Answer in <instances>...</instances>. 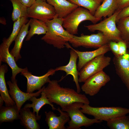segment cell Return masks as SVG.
<instances>
[{"mask_svg": "<svg viewBox=\"0 0 129 129\" xmlns=\"http://www.w3.org/2000/svg\"><path fill=\"white\" fill-rule=\"evenodd\" d=\"M12 3L13 10L11 17L13 22L20 18L27 16V7L18 0H9Z\"/></svg>", "mask_w": 129, "mask_h": 129, "instance_id": "27", "label": "cell"}, {"mask_svg": "<svg viewBox=\"0 0 129 129\" xmlns=\"http://www.w3.org/2000/svg\"><path fill=\"white\" fill-rule=\"evenodd\" d=\"M110 41L102 32L90 35L82 33L78 36L74 35L69 42L75 48L82 46L86 48H97L107 44Z\"/></svg>", "mask_w": 129, "mask_h": 129, "instance_id": "9", "label": "cell"}, {"mask_svg": "<svg viewBox=\"0 0 129 129\" xmlns=\"http://www.w3.org/2000/svg\"><path fill=\"white\" fill-rule=\"evenodd\" d=\"M0 23L4 25L6 24V21L5 19L4 18H0Z\"/></svg>", "mask_w": 129, "mask_h": 129, "instance_id": "36", "label": "cell"}, {"mask_svg": "<svg viewBox=\"0 0 129 129\" xmlns=\"http://www.w3.org/2000/svg\"><path fill=\"white\" fill-rule=\"evenodd\" d=\"M114 55L113 61L116 73L129 91V53Z\"/></svg>", "mask_w": 129, "mask_h": 129, "instance_id": "13", "label": "cell"}, {"mask_svg": "<svg viewBox=\"0 0 129 129\" xmlns=\"http://www.w3.org/2000/svg\"><path fill=\"white\" fill-rule=\"evenodd\" d=\"M27 18L26 17H22L14 22L12 32L9 37L6 38V43L9 47L15 41L23 25L28 22Z\"/></svg>", "mask_w": 129, "mask_h": 129, "instance_id": "28", "label": "cell"}, {"mask_svg": "<svg viewBox=\"0 0 129 129\" xmlns=\"http://www.w3.org/2000/svg\"><path fill=\"white\" fill-rule=\"evenodd\" d=\"M29 26V22L24 24L16 37L15 44L10 53L14 56L16 62L21 58L20 51L22 46L23 41L26 37L28 32Z\"/></svg>", "mask_w": 129, "mask_h": 129, "instance_id": "22", "label": "cell"}, {"mask_svg": "<svg viewBox=\"0 0 129 129\" xmlns=\"http://www.w3.org/2000/svg\"><path fill=\"white\" fill-rule=\"evenodd\" d=\"M46 1L54 7L56 15L60 18H64L79 7L67 0H47Z\"/></svg>", "mask_w": 129, "mask_h": 129, "instance_id": "18", "label": "cell"}, {"mask_svg": "<svg viewBox=\"0 0 129 129\" xmlns=\"http://www.w3.org/2000/svg\"><path fill=\"white\" fill-rule=\"evenodd\" d=\"M29 21L30 28L26 37V41L29 40L35 35L46 34L48 30L46 22L32 18H31Z\"/></svg>", "mask_w": 129, "mask_h": 129, "instance_id": "25", "label": "cell"}, {"mask_svg": "<svg viewBox=\"0 0 129 129\" xmlns=\"http://www.w3.org/2000/svg\"><path fill=\"white\" fill-rule=\"evenodd\" d=\"M107 122V126L111 129H129V116L126 115L112 118Z\"/></svg>", "mask_w": 129, "mask_h": 129, "instance_id": "26", "label": "cell"}, {"mask_svg": "<svg viewBox=\"0 0 129 129\" xmlns=\"http://www.w3.org/2000/svg\"><path fill=\"white\" fill-rule=\"evenodd\" d=\"M129 16V5L121 9L116 18V22L121 19Z\"/></svg>", "mask_w": 129, "mask_h": 129, "instance_id": "31", "label": "cell"}, {"mask_svg": "<svg viewBox=\"0 0 129 129\" xmlns=\"http://www.w3.org/2000/svg\"><path fill=\"white\" fill-rule=\"evenodd\" d=\"M83 104L80 102H75L61 108L62 111L67 113L70 118L66 129H78L82 126L87 127L102 122L95 118L90 119L86 116L81 110Z\"/></svg>", "mask_w": 129, "mask_h": 129, "instance_id": "3", "label": "cell"}, {"mask_svg": "<svg viewBox=\"0 0 129 129\" xmlns=\"http://www.w3.org/2000/svg\"><path fill=\"white\" fill-rule=\"evenodd\" d=\"M8 67L5 64L1 65L0 67V96L3 100L5 106H10L16 104L15 102L11 97L7 87L5 78V74L8 71Z\"/></svg>", "mask_w": 129, "mask_h": 129, "instance_id": "20", "label": "cell"}, {"mask_svg": "<svg viewBox=\"0 0 129 129\" xmlns=\"http://www.w3.org/2000/svg\"><path fill=\"white\" fill-rule=\"evenodd\" d=\"M20 111L16 104L10 106L0 107V123L12 122L19 119Z\"/></svg>", "mask_w": 129, "mask_h": 129, "instance_id": "23", "label": "cell"}, {"mask_svg": "<svg viewBox=\"0 0 129 129\" xmlns=\"http://www.w3.org/2000/svg\"><path fill=\"white\" fill-rule=\"evenodd\" d=\"M7 83L9 88L8 90L9 94L15 102L19 111L23 105L27 101L29 100L33 96L37 97L39 96L45 86L36 92L29 93L24 92L21 90L18 86L16 80L13 82L9 81Z\"/></svg>", "mask_w": 129, "mask_h": 129, "instance_id": "12", "label": "cell"}, {"mask_svg": "<svg viewBox=\"0 0 129 129\" xmlns=\"http://www.w3.org/2000/svg\"><path fill=\"white\" fill-rule=\"evenodd\" d=\"M43 0V1H46L47 0Z\"/></svg>", "mask_w": 129, "mask_h": 129, "instance_id": "39", "label": "cell"}, {"mask_svg": "<svg viewBox=\"0 0 129 129\" xmlns=\"http://www.w3.org/2000/svg\"><path fill=\"white\" fill-rule=\"evenodd\" d=\"M57 110L60 113L57 116L53 112H45V120L49 129H65V125L70 120V117L66 112L63 111L58 107Z\"/></svg>", "mask_w": 129, "mask_h": 129, "instance_id": "16", "label": "cell"}, {"mask_svg": "<svg viewBox=\"0 0 129 129\" xmlns=\"http://www.w3.org/2000/svg\"><path fill=\"white\" fill-rule=\"evenodd\" d=\"M41 94V96L39 98H37L36 97L34 96L32 97L29 100L32 102V103L27 104L24 107L27 108H32L33 112L36 113V114L39 120L41 118V115H39V111L41 108L45 105L48 104L49 105L51 106L52 109L53 110H57V109L54 107L53 104L46 97L44 89Z\"/></svg>", "mask_w": 129, "mask_h": 129, "instance_id": "24", "label": "cell"}, {"mask_svg": "<svg viewBox=\"0 0 129 129\" xmlns=\"http://www.w3.org/2000/svg\"><path fill=\"white\" fill-rule=\"evenodd\" d=\"M44 89L46 97L51 103L56 104L61 108L75 102L89 104V101L85 95L71 88L61 87L57 80H50Z\"/></svg>", "mask_w": 129, "mask_h": 129, "instance_id": "1", "label": "cell"}, {"mask_svg": "<svg viewBox=\"0 0 129 129\" xmlns=\"http://www.w3.org/2000/svg\"><path fill=\"white\" fill-rule=\"evenodd\" d=\"M4 101L2 98L0 97V107L2 106Z\"/></svg>", "mask_w": 129, "mask_h": 129, "instance_id": "37", "label": "cell"}, {"mask_svg": "<svg viewBox=\"0 0 129 129\" xmlns=\"http://www.w3.org/2000/svg\"><path fill=\"white\" fill-rule=\"evenodd\" d=\"M101 19L95 17L87 9L78 7L64 18L63 26L69 33L75 35L78 34L79 26L83 21H89L95 24Z\"/></svg>", "mask_w": 129, "mask_h": 129, "instance_id": "4", "label": "cell"}, {"mask_svg": "<svg viewBox=\"0 0 129 129\" xmlns=\"http://www.w3.org/2000/svg\"><path fill=\"white\" fill-rule=\"evenodd\" d=\"M108 44L114 55H119V46L118 42L111 41Z\"/></svg>", "mask_w": 129, "mask_h": 129, "instance_id": "33", "label": "cell"}, {"mask_svg": "<svg viewBox=\"0 0 129 129\" xmlns=\"http://www.w3.org/2000/svg\"><path fill=\"white\" fill-rule=\"evenodd\" d=\"M29 108L24 107L20 109V124L26 129H39L40 126L37 121L39 120L35 112H31Z\"/></svg>", "mask_w": 129, "mask_h": 129, "instance_id": "19", "label": "cell"}, {"mask_svg": "<svg viewBox=\"0 0 129 129\" xmlns=\"http://www.w3.org/2000/svg\"><path fill=\"white\" fill-rule=\"evenodd\" d=\"M101 0V2H102L104 0Z\"/></svg>", "mask_w": 129, "mask_h": 129, "instance_id": "38", "label": "cell"}, {"mask_svg": "<svg viewBox=\"0 0 129 129\" xmlns=\"http://www.w3.org/2000/svg\"><path fill=\"white\" fill-rule=\"evenodd\" d=\"M116 23L122 39L128 43L129 42V16L120 19Z\"/></svg>", "mask_w": 129, "mask_h": 129, "instance_id": "30", "label": "cell"}, {"mask_svg": "<svg viewBox=\"0 0 129 129\" xmlns=\"http://www.w3.org/2000/svg\"><path fill=\"white\" fill-rule=\"evenodd\" d=\"M129 5V0H117V10H121Z\"/></svg>", "mask_w": 129, "mask_h": 129, "instance_id": "34", "label": "cell"}, {"mask_svg": "<svg viewBox=\"0 0 129 129\" xmlns=\"http://www.w3.org/2000/svg\"><path fill=\"white\" fill-rule=\"evenodd\" d=\"M117 0H104L97 9L94 16L101 19L102 17H110L117 10Z\"/></svg>", "mask_w": 129, "mask_h": 129, "instance_id": "21", "label": "cell"}, {"mask_svg": "<svg viewBox=\"0 0 129 129\" xmlns=\"http://www.w3.org/2000/svg\"><path fill=\"white\" fill-rule=\"evenodd\" d=\"M104 55H101L95 57L84 66L79 72V82H84L89 77L103 70L109 65L111 58Z\"/></svg>", "mask_w": 129, "mask_h": 129, "instance_id": "7", "label": "cell"}, {"mask_svg": "<svg viewBox=\"0 0 129 129\" xmlns=\"http://www.w3.org/2000/svg\"><path fill=\"white\" fill-rule=\"evenodd\" d=\"M110 80L109 76L103 70L87 79L81 89L86 94L90 96H94L97 94L102 87Z\"/></svg>", "mask_w": 129, "mask_h": 129, "instance_id": "10", "label": "cell"}, {"mask_svg": "<svg viewBox=\"0 0 129 129\" xmlns=\"http://www.w3.org/2000/svg\"><path fill=\"white\" fill-rule=\"evenodd\" d=\"M9 48L6 43V38H4L0 46V65L3 62L10 66L12 72L11 81L13 82L16 80L17 75L23 71L24 68H20L17 66L15 58L9 51Z\"/></svg>", "mask_w": 129, "mask_h": 129, "instance_id": "14", "label": "cell"}, {"mask_svg": "<svg viewBox=\"0 0 129 129\" xmlns=\"http://www.w3.org/2000/svg\"><path fill=\"white\" fill-rule=\"evenodd\" d=\"M56 71L55 69H51L44 75L38 76L32 74L27 67L24 68L21 74L27 79L26 92L31 93L35 90H40L45 84L50 80L49 76L54 74Z\"/></svg>", "mask_w": 129, "mask_h": 129, "instance_id": "11", "label": "cell"}, {"mask_svg": "<svg viewBox=\"0 0 129 129\" xmlns=\"http://www.w3.org/2000/svg\"><path fill=\"white\" fill-rule=\"evenodd\" d=\"M117 42L119 46V55H122L126 54L127 52V43L123 40Z\"/></svg>", "mask_w": 129, "mask_h": 129, "instance_id": "32", "label": "cell"}, {"mask_svg": "<svg viewBox=\"0 0 129 129\" xmlns=\"http://www.w3.org/2000/svg\"><path fill=\"white\" fill-rule=\"evenodd\" d=\"M81 110L84 113L91 115L96 119L107 121L109 120L129 113V109L121 107H93L84 104Z\"/></svg>", "mask_w": 129, "mask_h": 129, "instance_id": "6", "label": "cell"}, {"mask_svg": "<svg viewBox=\"0 0 129 129\" xmlns=\"http://www.w3.org/2000/svg\"><path fill=\"white\" fill-rule=\"evenodd\" d=\"M121 10H117L111 16L99 23L84 26L91 32L96 31H100L110 41L118 42L123 40L120 32L116 25L117 16Z\"/></svg>", "mask_w": 129, "mask_h": 129, "instance_id": "5", "label": "cell"}, {"mask_svg": "<svg viewBox=\"0 0 129 129\" xmlns=\"http://www.w3.org/2000/svg\"><path fill=\"white\" fill-rule=\"evenodd\" d=\"M128 43V45L129 46V42Z\"/></svg>", "mask_w": 129, "mask_h": 129, "instance_id": "40", "label": "cell"}, {"mask_svg": "<svg viewBox=\"0 0 129 129\" xmlns=\"http://www.w3.org/2000/svg\"><path fill=\"white\" fill-rule=\"evenodd\" d=\"M27 8L31 6L36 0H18Z\"/></svg>", "mask_w": 129, "mask_h": 129, "instance_id": "35", "label": "cell"}, {"mask_svg": "<svg viewBox=\"0 0 129 129\" xmlns=\"http://www.w3.org/2000/svg\"><path fill=\"white\" fill-rule=\"evenodd\" d=\"M63 19L56 15L53 19L46 22L48 30L41 38L47 43L59 49L65 47L70 48V46L68 42L74 35L64 29L63 26Z\"/></svg>", "mask_w": 129, "mask_h": 129, "instance_id": "2", "label": "cell"}, {"mask_svg": "<svg viewBox=\"0 0 129 129\" xmlns=\"http://www.w3.org/2000/svg\"><path fill=\"white\" fill-rule=\"evenodd\" d=\"M73 49L78 56V61L77 68L79 71L90 60L99 55L104 54L111 50L108 43L91 51H81Z\"/></svg>", "mask_w": 129, "mask_h": 129, "instance_id": "17", "label": "cell"}, {"mask_svg": "<svg viewBox=\"0 0 129 129\" xmlns=\"http://www.w3.org/2000/svg\"><path fill=\"white\" fill-rule=\"evenodd\" d=\"M70 51V58L68 63L66 65L58 67L55 69L56 71L60 70L65 72L66 76L69 75H72L73 81L75 82L77 89V91L80 93L81 88L78 81L79 72L77 68L76 64L77 60L78 58V55L71 46Z\"/></svg>", "mask_w": 129, "mask_h": 129, "instance_id": "15", "label": "cell"}, {"mask_svg": "<svg viewBox=\"0 0 129 129\" xmlns=\"http://www.w3.org/2000/svg\"><path fill=\"white\" fill-rule=\"evenodd\" d=\"M56 15L54 7L45 1L36 0L31 6L27 8L28 18L46 22L53 19Z\"/></svg>", "mask_w": 129, "mask_h": 129, "instance_id": "8", "label": "cell"}, {"mask_svg": "<svg viewBox=\"0 0 129 129\" xmlns=\"http://www.w3.org/2000/svg\"><path fill=\"white\" fill-rule=\"evenodd\" d=\"M79 7L85 8L93 15L100 5V0H67Z\"/></svg>", "mask_w": 129, "mask_h": 129, "instance_id": "29", "label": "cell"}]
</instances>
